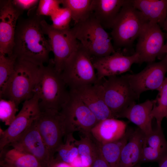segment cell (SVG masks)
Here are the masks:
<instances>
[{
  "mask_svg": "<svg viewBox=\"0 0 167 167\" xmlns=\"http://www.w3.org/2000/svg\"><path fill=\"white\" fill-rule=\"evenodd\" d=\"M163 28L166 31L167 33V17L164 23ZM163 52L164 54H165V56L164 57L167 60V41L164 46Z\"/></svg>",
  "mask_w": 167,
  "mask_h": 167,
  "instance_id": "obj_38",
  "label": "cell"
},
{
  "mask_svg": "<svg viewBox=\"0 0 167 167\" xmlns=\"http://www.w3.org/2000/svg\"><path fill=\"white\" fill-rule=\"evenodd\" d=\"M69 90L75 93L87 106L99 122L115 118L96 84L79 86Z\"/></svg>",
  "mask_w": 167,
  "mask_h": 167,
  "instance_id": "obj_17",
  "label": "cell"
},
{
  "mask_svg": "<svg viewBox=\"0 0 167 167\" xmlns=\"http://www.w3.org/2000/svg\"><path fill=\"white\" fill-rule=\"evenodd\" d=\"M166 117L167 118V114Z\"/></svg>",
  "mask_w": 167,
  "mask_h": 167,
  "instance_id": "obj_42",
  "label": "cell"
},
{
  "mask_svg": "<svg viewBox=\"0 0 167 167\" xmlns=\"http://www.w3.org/2000/svg\"><path fill=\"white\" fill-rule=\"evenodd\" d=\"M61 74L69 89L94 84L97 81L91 58L79 42Z\"/></svg>",
  "mask_w": 167,
  "mask_h": 167,
  "instance_id": "obj_7",
  "label": "cell"
},
{
  "mask_svg": "<svg viewBox=\"0 0 167 167\" xmlns=\"http://www.w3.org/2000/svg\"><path fill=\"white\" fill-rule=\"evenodd\" d=\"M167 155V141L161 128L157 127L145 136L139 163L158 162Z\"/></svg>",
  "mask_w": 167,
  "mask_h": 167,
  "instance_id": "obj_19",
  "label": "cell"
},
{
  "mask_svg": "<svg viewBox=\"0 0 167 167\" xmlns=\"http://www.w3.org/2000/svg\"><path fill=\"white\" fill-rule=\"evenodd\" d=\"M69 98L61 111L64 115L71 133L80 131L90 133L99 122L89 108L74 92L69 90Z\"/></svg>",
  "mask_w": 167,
  "mask_h": 167,
  "instance_id": "obj_10",
  "label": "cell"
},
{
  "mask_svg": "<svg viewBox=\"0 0 167 167\" xmlns=\"http://www.w3.org/2000/svg\"><path fill=\"white\" fill-rule=\"evenodd\" d=\"M35 122L52 159L63 143L62 139L70 134L65 117L60 111L47 109L41 112Z\"/></svg>",
  "mask_w": 167,
  "mask_h": 167,
  "instance_id": "obj_8",
  "label": "cell"
},
{
  "mask_svg": "<svg viewBox=\"0 0 167 167\" xmlns=\"http://www.w3.org/2000/svg\"><path fill=\"white\" fill-rule=\"evenodd\" d=\"M48 167H72L68 163L56 161L54 158L50 163Z\"/></svg>",
  "mask_w": 167,
  "mask_h": 167,
  "instance_id": "obj_36",
  "label": "cell"
},
{
  "mask_svg": "<svg viewBox=\"0 0 167 167\" xmlns=\"http://www.w3.org/2000/svg\"><path fill=\"white\" fill-rule=\"evenodd\" d=\"M158 91V94L154 100L151 115L153 118L156 119L157 127L161 128L162 121L167 114V77Z\"/></svg>",
  "mask_w": 167,
  "mask_h": 167,
  "instance_id": "obj_28",
  "label": "cell"
},
{
  "mask_svg": "<svg viewBox=\"0 0 167 167\" xmlns=\"http://www.w3.org/2000/svg\"><path fill=\"white\" fill-rule=\"evenodd\" d=\"M71 29L75 38L91 58L109 55L116 52L112 38L92 14Z\"/></svg>",
  "mask_w": 167,
  "mask_h": 167,
  "instance_id": "obj_3",
  "label": "cell"
},
{
  "mask_svg": "<svg viewBox=\"0 0 167 167\" xmlns=\"http://www.w3.org/2000/svg\"><path fill=\"white\" fill-rule=\"evenodd\" d=\"M167 72V60L164 57L160 61L149 63L139 72L124 75L131 88L139 99L143 92L158 91L163 84Z\"/></svg>",
  "mask_w": 167,
  "mask_h": 167,
  "instance_id": "obj_12",
  "label": "cell"
},
{
  "mask_svg": "<svg viewBox=\"0 0 167 167\" xmlns=\"http://www.w3.org/2000/svg\"><path fill=\"white\" fill-rule=\"evenodd\" d=\"M54 28L59 30L70 29V24L72 19L69 10L65 7H59L50 16Z\"/></svg>",
  "mask_w": 167,
  "mask_h": 167,
  "instance_id": "obj_32",
  "label": "cell"
},
{
  "mask_svg": "<svg viewBox=\"0 0 167 167\" xmlns=\"http://www.w3.org/2000/svg\"><path fill=\"white\" fill-rule=\"evenodd\" d=\"M154 100H148L144 102L130 105L118 116L125 118L136 125L145 134L148 135L153 131L151 115Z\"/></svg>",
  "mask_w": 167,
  "mask_h": 167,
  "instance_id": "obj_18",
  "label": "cell"
},
{
  "mask_svg": "<svg viewBox=\"0 0 167 167\" xmlns=\"http://www.w3.org/2000/svg\"><path fill=\"white\" fill-rule=\"evenodd\" d=\"M158 163L159 167H167V155L162 159Z\"/></svg>",
  "mask_w": 167,
  "mask_h": 167,
  "instance_id": "obj_39",
  "label": "cell"
},
{
  "mask_svg": "<svg viewBox=\"0 0 167 167\" xmlns=\"http://www.w3.org/2000/svg\"><path fill=\"white\" fill-rule=\"evenodd\" d=\"M133 131L127 129L125 135L115 141L104 144L98 142L103 156L110 167H119L122 150Z\"/></svg>",
  "mask_w": 167,
  "mask_h": 167,
  "instance_id": "obj_24",
  "label": "cell"
},
{
  "mask_svg": "<svg viewBox=\"0 0 167 167\" xmlns=\"http://www.w3.org/2000/svg\"><path fill=\"white\" fill-rule=\"evenodd\" d=\"M131 2L148 22L163 28L167 17V0H131Z\"/></svg>",
  "mask_w": 167,
  "mask_h": 167,
  "instance_id": "obj_23",
  "label": "cell"
},
{
  "mask_svg": "<svg viewBox=\"0 0 167 167\" xmlns=\"http://www.w3.org/2000/svg\"><path fill=\"white\" fill-rule=\"evenodd\" d=\"M16 60L12 54L8 56L0 53V92L14 73Z\"/></svg>",
  "mask_w": 167,
  "mask_h": 167,
  "instance_id": "obj_30",
  "label": "cell"
},
{
  "mask_svg": "<svg viewBox=\"0 0 167 167\" xmlns=\"http://www.w3.org/2000/svg\"><path fill=\"white\" fill-rule=\"evenodd\" d=\"M91 167H110L103 156L100 147L99 150Z\"/></svg>",
  "mask_w": 167,
  "mask_h": 167,
  "instance_id": "obj_35",
  "label": "cell"
},
{
  "mask_svg": "<svg viewBox=\"0 0 167 167\" xmlns=\"http://www.w3.org/2000/svg\"><path fill=\"white\" fill-rule=\"evenodd\" d=\"M12 1L14 6L22 11L32 9L39 2L37 0H14Z\"/></svg>",
  "mask_w": 167,
  "mask_h": 167,
  "instance_id": "obj_34",
  "label": "cell"
},
{
  "mask_svg": "<svg viewBox=\"0 0 167 167\" xmlns=\"http://www.w3.org/2000/svg\"><path fill=\"white\" fill-rule=\"evenodd\" d=\"M70 164L72 167H84L81 158L79 155L75 158Z\"/></svg>",
  "mask_w": 167,
  "mask_h": 167,
  "instance_id": "obj_37",
  "label": "cell"
},
{
  "mask_svg": "<svg viewBox=\"0 0 167 167\" xmlns=\"http://www.w3.org/2000/svg\"><path fill=\"white\" fill-rule=\"evenodd\" d=\"M84 134L79 140L75 139V143L84 167H91L99 150V144L90 133Z\"/></svg>",
  "mask_w": 167,
  "mask_h": 167,
  "instance_id": "obj_25",
  "label": "cell"
},
{
  "mask_svg": "<svg viewBox=\"0 0 167 167\" xmlns=\"http://www.w3.org/2000/svg\"><path fill=\"white\" fill-rule=\"evenodd\" d=\"M40 24L44 34L48 37L51 51L54 55L52 60L54 68L61 74L67 61L78 47L79 42L70 28L58 30L42 19Z\"/></svg>",
  "mask_w": 167,
  "mask_h": 167,
  "instance_id": "obj_9",
  "label": "cell"
},
{
  "mask_svg": "<svg viewBox=\"0 0 167 167\" xmlns=\"http://www.w3.org/2000/svg\"><path fill=\"white\" fill-rule=\"evenodd\" d=\"M35 121L6 148L11 146L30 154L37 159L42 167H48L53 159L50 157Z\"/></svg>",
  "mask_w": 167,
  "mask_h": 167,
  "instance_id": "obj_14",
  "label": "cell"
},
{
  "mask_svg": "<svg viewBox=\"0 0 167 167\" xmlns=\"http://www.w3.org/2000/svg\"><path fill=\"white\" fill-rule=\"evenodd\" d=\"M0 10V53L12 54L16 28L22 11L12 1L4 2Z\"/></svg>",
  "mask_w": 167,
  "mask_h": 167,
  "instance_id": "obj_16",
  "label": "cell"
},
{
  "mask_svg": "<svg viewBox=\"0 0 167 167\" xmlns=\"http://www.w3.org/2000/svg\"><path fill=\"white\" fill-rule=\"evenodd\" d=\"M18 105L14 101L3 98L0 100V119L5 125L9 126L15 118Z\"/></svg>",
  "mask_w": 167,
  "mask_h": 167,
  "instance_id": "obj_31",
  "label": "cell"
},
{
  "mask_svg": "<svg viewBox=\"0 0 167 167\" xmlns=\"http://www.w3.org/2000/svg\"><path fill=\"white\" fill-rule=\"evenodd\" d=\"M125 122L115 118H108L99 122L91 130L90 133L98 143L113 142L122 138L127 130Z\"/></svg>",
  "mask_w": 167,
  "mask_h": 167,
  "instance_id": "obj_20",
  "label": "cell"
},
{
  "mask_svg": "<svg viewBox=\"0 0 167 167\" xmlns=\"http://www.w3.org/2000/svg\"><path fill=\"white\" fill-rule=\"evenodd\" d=\"M148 22L141 13L127 0L121 9L110 33L116 51L131 46Z\"/></svg>",
  "mask_w": 167,
  "mask_h": 167,
  "instance_id": "obj_5",
  "label": "cell"
},
{
  "mask_svg": "<svg viewBox=\"0 0 167 167\" xmlns=\"http://www.w3.org/2000/svg\"><path fill=\"white\" fill-rule=\"evenodd\" d=\"M41 19L36 14L26 18L19 17L12 54L17 60L28 62L39 66L49 63L51 49L41 26Z\"/></svg>",
  "mask_w": 167,
  "mask_h": 167,
  "instance_id": "obj_1",
  "label": "cell"
},
{
  "mask_svg": "<svg viewBox=\"0 0 167 167\" xmlns=\"http://www.w3.org/2000/svg\"><path fill=\"white\" fill-rule=\"evenodd\" d=\"M41 66L16 60L14 72L0 92V98L13 101L19 105L32 98L40 77Z\"/></svg>",
  "mask_w": 167,
  "mask_h": 167,
  "instance_id": "obj_4",
  "label": "cell"
},
{
  "mask_svg": "<svg viewBox=\"0 0 167 167\" xmlns=\"http://www.w3.org/2000/svg\"><path fill=\"white\" fill-rule=\"evenodd\" d=\"M97 81L108 77L118 75L130 70L134 63H139V55L135 53L126 56L119 51L107 56L91 58Z\"/></svg>",
  "mask_w": 167,
  "mask_h": 167,
  "instance_id": "obj_15",
  "label": "cell"
},
{
  "mask_svg": "<svg viewBox=\"0 0 167 167\" xmlns=\"http://www.w3.org/2000/svg\"><path fill=\"white\" fill-rule=\"evenodd\" d=\"M1 167H18L6 162L2 160L1 161Z\"/></svg>",
  "mask_w": 167,
  "mask_h": 167,
  "instance_id": "obj_40",
  "label": "cell"
},
{
  "mask_svg": "<svg viewBox=\"0 0 167 167\" xmlns=\"http://www.w3.org/2000/svg\"><path fill=\"white\" fill-rule=\"evenodd\" d=\"M71 133L65 136L66 140L57 149L56 161L70 164L79 155L78 148L75 143V139Z\"/></svg>",
  "mask_w": 167,
  "mask_h": 167,
  "instance_id": "obj_29",
  "label": "cell"
},
{
  "mask_svg": "<svg viewBox=\"0 0 167 167\" xmlns=\"http://www.w3.org/2000/svg\"><path fill=\"white\" fill-rule=\"evenodd\" d=\"M127 0H93L92 14L104 29H112Z\"/></svg>",
  "mask_w": 167,
  "mask_h": 167,
  "instance_id": "obj_21",
  "label": "cell"
},
{
  "mask_svg": "<svg viewBox=\"0 0 167 167\" xmlns=\"http://www.w3.org/2000/svg\"><path fill=\"white\" fill-rule=\"evenodd\" d=\"M157 24L148 22L138 38L135 53L139 55V63L154 62L164 54L165 36Z\"/></svg>",
  "mask_w": 167,
  "mask_h": 167,
  "instance_id": "obj_13",
  "label": "cell"
},
{
  "mask_svg": "<svg viewBox=\"0 0 167 167\" xmlns=\"http://www.w3.org/2000/svg\"><path fill=\"white\" fill-rule=\"evenodd\" d=\"M141 167L139 165H138L134 166V167ZM149 167H151V166Z\"/></svg>",
  "mask_w": 167,
  "mask_h": 167,
  "instance_id": "obj_41",
  "label": "cell"
},
{
  "mask_svg": "<svg viewBox=\"0 0 167 167\" xmlns=\"http://www.w3.org/2000/svg\"><path fill=\"white\" fill-rule=\"evenodd\" d=\"M67 87L61 74L55 69L52 60L47 66H41L34 91L39 98L41 111H61L69 98L70 91L67 90Z\"/></svg>",
  "mask_w": 167,
  "mask_h": 167,
  "instance_id": "obj_2",
  "label": "cell"
},
{
  "mask_svg": "<svg viewBox=\"0 0 167 167\" xmlns=\"http://www.w3.org/2000/svg\"><path fill=\"white\" fill-rule=\"evenodd\" d=\"M1 160L18 167H42L33 156L12 148H5L0 151Z\"/></svg>",
  "mask_w": 167,
  "mask_h": 167,
  "instance_id": "obj_26",
  "label": "cell"
},
{
  "mask_svg": "<svg viewBox=\"0 0 167 167\" xmlns=\"http://www.w3.org/2000/svg\"><path fill=\"white\" fill-rule=\"evenodd\" d=\"M41 111L39 98L34 94L31 98L24 101L15 119L5 130L0 129V151L14 140L37 118Z\"/></svg>",
  "mask_w": 167,
  "mask_h": 167,
  "instance_id": "obj_11",
  "label": "cell"
},
{
  "mask_svg": "<svg viewBox=\"0 0 167 167\" xmlns=\"http://www.w3.org/2000/svg\"><path fill=\"white\" fill-rule=\"evenodd\" d=\"M145 136L138 128L133 130L122 150L119 167H133L139 163Z\"/></svg>",
  "mask_w": 167,
  "mask_h": 167,
  "instance_id": "obj_22",
  "label": "cell"
},
{
  "mask_svg": "<svg viewBox=\"0 0 167 167\" xmlns=\"http://www.w3.org/2000/svg\"><path fill=\"white\" fill-rule=\"evenodd\" d=\"M93 0H61V4L70 11L74 25L83 21L90 15Z\"/></svg>",
  "mask_w": 167,
  "mask_h": 167,
  "instance_id": "obj_27",
  "label": "cell"
},
{
  "mask_svg": "<svg viewBox=\"0 0 167 167\" xmlns=\"http://www.w3.org/2000/svg\"><path fill=\"white\" fill-rule=\"evenodd\" d=\"M96 84L115 118L138 99L125 75L104 78Z\"/></svg>",
  "mask_w": 167,
  "mask_h": 167,
  "instance_id": "obj_6",
  "label": "cell"
},
{
  "mask_svg": "<svg viewBox=\"0 0 167 167\" xmlns=\"http://www.w3.org/2000/svg\"><path fill=\"white\" fill-rule=\"evenodd\" d=\"M61 0H40L36 10L37 15L49 16L60 7Z\"/></svg>",
  "mask_w": 167,
  "mask_h": 167,
  "instance_id": "obj_33",
  "label": "cell"
}]
</instances>
